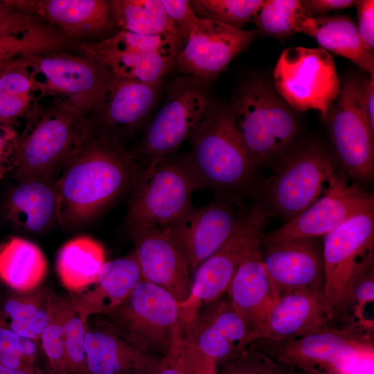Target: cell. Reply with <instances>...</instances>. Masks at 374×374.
I'll return each mask as SVG.
<instances>
[{
	"instance_id": "obj_1",
	"label": "cell",
	"mask_w": 374,
	"mask_h": 374,
	"mask_svg": "<svg viewBox=\"0 0 374 374\" xmlns=\"http://www.w3.org/2000/svg\"><path fill=\"white\" fill-rule=\"evenodd\" d=\"M56 180L57 222L66 227L96 217L132 186L136 171L132 157L111 136L89 130L70 154Z\"/></svg>"
},
{
	"instance_id": "obj_2",
	"label": "cell",
	"mask_w": 374,
	"mask_h": 374,
	"mask_svg": "<svg viewBox=\"0 0 374 374\" xmlns=\"http://www.w3.org/2000/svg\"><path fill=\"white\" fill-rule=\"evenodd\" d=\"M192 152L186 159L201 181L222 196L233 200L255 188L258 166L245 145L230 109L214 111L190 140Z\"/></svg>"
},
{
	"instance_id": "obj_3",
	"label": "cell",
	"mask_w": 374,
	"mask_h": 374,
	"mask_svg": "<svg viewBox=\"0 0 374 374\" xmlns=\"http://www.w3.org/2000/svg\"><path fill=\"white\" fill-rule=\"evenodd\" d=\"M274 172L259 186L258 203L286 222L297 216L345 179L330 156L311 145L285 154Z\"/></svg>"
},
{
	"instance_id": "obj_4",
	"label": "cell",
	"mask_w": 374,
	"mask_h": 374,
	"mask_svg": "<svg viewBox=\"0 0 374 374\" xmlns=\"http://www.w3.org/2000/svg\"><path fill=\"white\" fill-rule=\"evenodd\" d=\"M126 217L130 232L143 228H161L190 206L195 191L204 188L187 159L166 158L136 171Z\"/></svg>"
},
{
	"instance_id": "obj_5",
	"label": "cell",
	"mask_w": 374,
	"mask_h": 374,
	"mask_svg": "<svg viewBox=\"0 0 374 374\" xmlns=\"http://www.w3.org/2000/svg\"><path fill=\"white\" fill-rule=\"evenodd\" d=\"M255 162L274 166L294 140L297 122L286 103L261 80L246 83L229 109Z\"/></svg>"
},
{
	"instance_id": "obj_6",
	"label": "cell",
	"mask_w": 374,
	"mask_h": 374,
	"mask_svg": "<svg viewBox=\"0 0 374 374\" xmlns=\"http://www.w3.org/2000/svg\"><path fill=\"white\" fill-rule=\"evenodd\" d=\"M270 214L256 203L242 213L231 236L194 271L190 294L179 302L182 326L193 318L204 304L211 303L227 292L241 265L260 249L263 231Z\"/></svg>"
},
{
	"instance_id": "obj_7",
	"label": "cell",
	"mask_w": 374,
	"mask_h": 374,
	"mask_svg": "<svg viewBox=\"0 0 374 374\" xmlns=\"http://www.w3.org/2000/svg\"><path fill=\"white\" fill-rule=\"evenodd\" d=\"M113 326L135 349L168 353L182 333L179 301L168 291L141 280L127 298L108 313Z\"/></svg>"
},
{
	"instance_id": "obj_8",
	"label": "cell",
	"mask_w": 374,
	"mask_h": 374,
	"mask_svg": "<svg viewBox=\"0 0 374 374\" xmlns=\"http://www.w3.org/2000/svg\"><path fill=\"white\" fill-rule=\"evenodd\" d=\"M256 341L278 360L307 373L349 374L373 355L368 335L346 326H329L289 341Z\"/></svg>"
},
{
	"instance_id": "obj_9",
	"label": "cell",
	"mask_w": 374,
	"mask_h": 374,
	"mask_svg": "<svg viewBox=\"0 0 374 374\" xmlns=\"http://www.w3.org/2000/svg\"><path fill=\"white\" fill-rule=\"evenodd\" d=\"M324 293L345 314L354 284L373 267L374 211L356 215L323 236Z\"/></svg>"
},
{
	"instance_id": "obj_10",
	"label": "cell",
	"mask_w": 374,
	"mask_h": 374,
	"mask_svg": "<svg viewBox=\"0 0 374 374\" xmlns=\"http://www.w3.org/2000/svg\"><path fill=\"white\" fill-rule=\"evenodd\" d=\"M274 80L287 105L299 111L317 109L323 120L341 89L335 60L321 48L284 49L274 69Z\"/></svg>"
},
{
	"instance_id": "obj_11",
	"label": "cell",
	"mask_w": 374,
	"mask_h": 374,
	"mask_svg": "<svg viewBox=\"0 0 374 374\" xmlns=\"http://www.w3.org/2000/svg\"><path fill=\"white\" fill-rule=\"evenodd\" d=\"M85 116L63 103L19 141L15 172L19 180L52 177L91 127Z\"/></svg>"
},
{
	"instance_id": "obj_12",
	"label": "cell",
	"mask_w": 374,
	"mask_h": 374,
	"mask_svg": "<svg viewBox=\"0 0 374 374\" xmlns=\"http://www.w3.org/2000/svg\"><path fill=\"white\" fill-rule=\"evenodd\" d=\"M360 81L348 77L342 82L325 121L341 165L355 181L366 183L374 173V130L362 109Z\"/></svg>"
},
{
	"instance_id": "obj_13",
	"label": "cell",
	"mask_w": 374,
	"mask_h": 374,
	"mask_svg": "<svg viewBox=\"0 0 374 374\" xmlns=\"http://www.w3.org/2000/svg\"><path fill=\"white\" fill-rule=\"evenodd\" d=\"M213 103L202 87H179L148 127L143 143L147 163L166 158L186 140H191L212 116Z\"/></svg>"
},
{
	"instance_id": "obj_14",
	"label": "cell",
	"mask_w": 374,
	"mask_h": 374,
	"mask_svg": "<svg viewBox=\"0 0 374 374\" xmlns=\"http://www.w3.org/2000/svg\"><path fill=\"white\" fill-rule=\"evenodd\" d=\"M25 58L44 75L52 89L65 96L64 103L84 116L99 112L112 75L103 64L87 55L55 52Z\"/></svg>"
},
{
	"instance_id": "obj_15",
	"label": "cell",
	"mask_w": 374,
	"mask_h": 374,
	"mask_svg": "<svg viewBox=\"0 0 374 374\" xmlns=\"http://www.w3.org/2000/svg\"><path fill=\"white\" fill-rule=\"evenodd\" d=\"M229 199L202 207L190 206L179 217L161 227L185 258L190 272L231 236L242 213Z\"/></svg>"
},
{
	"instance_id": "obj_16",
	"label": "cell",
	"mask_w": 374,
	"mask_h": 374,
	"mask_svg": "<svg viewBox=\"0 0 374 374\" xmlns=\"http://www.w3.org/2000/svg\"><path fill=\"white\" fill-rule=\"evenodd\" d=\"M374 211L373 194L345 178L305 211L267 235L261 244L296 238L323 237L350 218Z\"/></svg>"
},
{
	"instance_id": "obj_17",
	"label": "cell",
	"mask_w": 374,
	"mask_h": 374,
	"mask_svg": "<svg viewBox=\"0 0 374 374\" xmlns=\"http://www.w3.org/2000/svg\"><path fill=\"white\" fill-rule=\"evenodd\" d=\"M256 35V30H244L217 21L199 19L175 64L182 73L195 78H213L244 51Z\"/></svg>"
},
{
	"instance_id": "obj_18",
	"label": "cell",
	"mask_w": 374,
	"mask_h": 374,
	"mask_svg": "<svg viewBox=\"0 0 374 374\" xmlns=\"http://www.w3.org/2000/svg\"><path fill=\"white\" fill-rule=\"evenodd\" d=\"M183 342L202 355L222 363L249 344L248 328L227 299L209 303L182 326Z\"/></svg>"
},
{
	"instance_id": "obj_19",
	"label": "cell",
	"mask_w": 374,
	"mask_h": 374,
	"mask_svg": "<svg viewBox=\"0 0 374 374\" xmlns=\"http://www.w3.org/2000/svg\"><path fill=\"white\" fill-rule=\"evenodd\" d=\"M336 316L323 288H302L281 295L254 341H284L329 326Z\"/></svg>"
},
{
	"instance_id": "obj_20",
	"label": "cell",
	"mask_w": 374,
	"mask_h": 374,
	"mask_svg": "<svg viewBox=\"0 0 374 374\" xmlns=\"http://www.w3.org/2000/svg\"><path fill=\"white\" fill-rule=\"evenodd\" d=\"M318 238L265 244L262 259L279 296L299 289L324 287L322 247Z\"/></svg>"
},
{
	"instance_id": "obj_21",
	"label": "cell",
	"mask_w": 374,
	"mask_h": 374,
	"mask_svg": "<svg viewBox=\"0 0 374 374\" xmlns=\"http://www.w3.org/2000/svg\"><path fill=\"white\" fill-rule=\"evenodd\" d=\"M130 233L143 280L166 290L179 302L186 299L192 286L190 271L170 236L157 227Z\"/></svg>"
},
{
	"instance_id": "obj_22",
	"label": "cell",
	"mask_w": 374,
	"mask_h": 374,
	"mask_svg": "<svg viewBox=\"0 0 374 374\" xmlns=\"http://www.w3.org/2000/svg\"><path fill=\"white\" fill-rule=\"evenodd\" d=\"M226 292L231 305L248 328L250 344L280 297L265 267L260 249L241 265Z\"/></svg>"
},
{
	"instance_id": "obj_23",
	"label": "cell",
	"mask_w": 374,
	"mask_h": 374,
	"mask_svg": "<svg viewBox=\"0 0 374 374\" xmlns=\"http://www.w3.org/2000/svg\"><path fill=\"white\" fill-rule=\"evenodd\" d=\"M23 12L35 14L75 37L102 35L114 25L110 1L103 0L3 1Z\"/></svg>"
},
{
	"instance_id": "obj_24",
	"label": "cell",
	"mask_w": 374,
	"mask_h": 374,
	"mask_svg": "<svg viewBox=\"0 0 374 374\" xmlns=\"http://www.w3.org/2000/svg\"><path fill=\"white\" fill-rule=\"evenodd\" d=\"M85 347L90 374H153L159 361L133 348L112 326L91 328L88 321Z\"/></svg>"
},
{
	"instance_id": "obj_25",
	"label": "cell",
	"mask_w": 374,
	"mask_h": 374,
	"mask_svg": "<svg viewBox=\"0 0 374 374\" xmlns=\"http://www.w3.org/2000/svg\"><path fill=\"white\" fill-rule=\"evenodd\" d=\"M143 280L134 253L106 261L96 283L70 299L74 310L88 318L108 314L121 304Z\"/></svg>"
},
{
	"instance_id": "obj_26",
	"label": "cell",
	"mask_w": 374,
	"mask_h": 374,
	"mask_svg": "<svg viewBox=\"0 0 374 374\" xmlns=\"http://www.w3.org/2000/svg\"><path fill=\"white\" fill-rule=\"evenodd\" d=\"M59 197L56 180L52 177H30L19 180L8 199V216L26 231L38 233L57 221Z\"/></svg>"
},
{
	"instance_id": "obj_27",
	"label": "cell",
	"mask_w": 374,
	"mask_h": 374,
	"mask_svg": "<svg viewBox=\"0 0 374 374\" xmlns=\"http://www.w3.org/2000/svg\"><path fill=\"white\" fill-rule=\"evenodd\" d=\"M299 33L313 38L325 51L351 60L374 75L373 52L366 48L350 18L341 15L308 17Z\"/></svg>"
},
{
	"instance_id": "obj_28",
	"label": "cell",
	"mask_w": 374,
	"mask_h": 374,
	"mask_svg": "<svg viewBox=\"0 0 374 374\" xmlns=\"http://www.w3.org/2000/svg\"><path fill=\"white\" fill-rule=\"evenodd\" d=\"M157 86L112 75L99 110L103 121L118 127H135L151 109Z\"/></svg>"
},
{
	"instance_id": "obj_29",
	"label": "cell",
	"mask_w": 374,
	"mask_h": 374,
	"mask_svg": "<svg viewBox=\"0 0 374 374\" xmlns=\"http://www.w3.org/2000/svg\"><path fill=\"white\" fill-rule=\"evenodd\" d=\"M103 246L88 236H78L60 249L56 269L62 285L72 292H80L97 280L105 263Z\"/></svg>"
},
{
	"instance_id": "obj_30",
	"label": "cell",
	"mask_w": 374,
	"mask_h": 374,
	"mask_svg": "<svg viewBox=\"0 0 374 374\" xmlns=\"http://www.w3.org/2000/svg\"><path fill=\"white\" fill-rule=\"evenodd\" d=\"M47 269L44 253L28 240L13 237L0 248V279L20 293L37 289Z\"/></svg>"
},
{
	"instance_id": "obj_31",
	"label": "cell",
	"mask_w": 374,
	"mask_h": 374,
	"mask_svg": "<svg viewBox=\"0 0 374 374\" xmlns=\"http://www.w3.org/2000/svg\"><path fill=\"white\" fill-rule=\"evenodd\" d=\"M53 294L50 289L37 288L13 296L4 304L0 326L40 341L42 333L51 319Z\"/></svg>"
},
{
	"instance_id": "obj_32",
	"label": "cell",
	"mask_w": 374,
	"mask_h": 374,
	"mask_svg": "<svg viewBox=\"0 0 374 374\" xmlns=\"http://www.w3.org/2000/svg\"><path fill=\"white\" fill-rule=\"evenodd\" d=\"M80 48L84 55L92 57L106 66L117 78L155 84L175 64V57L158 54L105 51L93 48L87 44Z\"/></svg>"
},
{
	"instance_id": "obj_33",
	"label": "cell",
	"mask_w": 374,
	"mask_h": 374,
	"mask_svg": "<svg viewBox=\"0 0 374 374\" xmlns=\"http://www.w3.org/2000/svg\"><path fill=\"white\" fill-rule=\"evenodd\" d=\"M110 5L114 23L121 30L179 37L161 0H115Z\"/></svg>"
},
{
	"instance_id": "obj_34",
	"label": "cell",
	"mask_w": 374,
	"mask_h": 374,
	"mask_svg": "<svg viewBox=\"0 0 374 374\" xmlns=\"http://www.w3.org/2000/svg\"><path fill=\"white\" fill-rule=\"evenodd\" d=\"M25 57L0 70V125H6L25 112L30 100L33 80Z\"/></svg>"
},
{
	"instance_id": "obj_35",
	"label": "cell",
	"mask_w": 374,
	"mask_h": 374,
	"mask_svg": "<svg viewBox=\"0 0 374 374\" xmlns=\"http://www.w3.org/2000/svg\"><path fill=\"white\" fill-rule=\"evenodd\" d=\"M87 44L100 51L158 54L177 57L184 42L175 35H145L120 30L104 40Z\"/></svg>"
},
{
	"instance_id": "obj_36",
	"label": "cell",
	"mask_w": 374,
	"mask_h": 374,
	"mask_svg": "<svg viewBox=\"0 0 374 374\" xmlns=\"http://www.w3.org/2000/svg\"><path fill=\"white\" fill-rule=\"evenodd\" d=\"M308 17L301 1L266 0L263 1L253 21L262 33L283 38L299 33Z\"/></svg>"
},
{
	"instance_id": "obj_37",
	"label": "cell",
	"mask_w": 374,
	"mask_h": 374,
	"mask_svg": "<svg viewBox=\"0 0 374 374\" xmlns=\"http://www.w3.org/2000/svg\"><path fill=\"white\" fill-rule=\"evenodd\" d=\"M217 374H295V371L254 341L235 356L217 364Z\"/></svg>"
},
{
	"instance_id": "obj_38",
	"label": "cell",
	"mask_w": 374,
	"mask_h": 374,
	"mask_svg": "<svg viewBox=\"0 0 374 374\" xmlns=\"http://www.w3.org/2000/svg\"><path fill=\"white\" fill-rule=\"evenodd\" d=\"M190 2L199 19L242 28L245 24L253 21L263 0H193Z\"/></svg>"
},
{
	"instance_id": "obj_39",
	"label": "cell",
	"mask_w": 374,
	"mask_h": 374,
	"mask_svg": "<svg viewBox=\"0 0 374 374\" xmlns=\"http://www.w3.org/2000/svg\"><path fill=\"white\" fill-rule=\"evenodd\" d=\"M64 39L43 30L30 29L21 36L17 33H0V60L55 52Z\"/></svg>"
},
{
	"instance_id": "obj_40",
	"label": "cell",
	"mask_w": 374,
	"mask_h": 374,
	"mask_svg": "<svg viewBox=\"0 0 374 374\" xmlns=\"http://www.w3.org/2000/svg\"><path fill=\"white\" fill-rule=\"evenodd\" d=\"M69 305V299L60 297L54 293L51 319L40 337L43 350L52 366L60 371H64L67 367L64 323Z\"/></svg>"
},
{
	"instance_id": "obj_41",
	"label": "cell",
	"mask_w": 374,
	"mask_h": 374,
	"mask_svg": "<svg viewBox=\"0 0 374 374\" xmlns=\"http://www.w3.org/2000/svg\"><path fill=\"white\" fill-rule=\"evenodd\" d=\"M88 319L73 308L69 299L64 323V343L67 366L74 371L87 368L85 336Z\"/></svg>"
},
{
	"instance_id": "obj_42",
	"label": "cell",
	"mask_w": 374,
	"mask_h": 374,
	"mask_svg": "<svg viewBox=\"0 0 374 374\" xmlns=\"http://www.w3.org/2000/svg\"><path fill=\"white\" fill-rule=\"evenodd\" d=\"M36 341L0 326V364L13 369L28 371L37 353Z\"/></svg>"
},
{
	"instance_id": "obj_43",
	"label": "cell",
	"mask_w": 374,
	"mask_h": 374,
	"mask_svg": "<svg viewBox=\"0 0 374 374\" xmlns=\"http://www.w3.org/2000/svg\"><path fill=\"white\" fill-rule=\"evenodd\" d=\"M161 2L168 17L176 27L180 38L185 43L199 20L190 1L161 0Z\"/></svg>"
},
{
	"instance_id": "obj_44",
	"label": "cell",
	"mask_w": 374,
	"mask_h": 374,
	"mask_svg": "<svg viewBox=\"0 0 374 374\" xmlns=\"http://www.w3.org/2000/svg\"><path fill=\"white\" fill-rule=\"evenodd\" d=\"M357 11V30L359 37L368 51L374 49V1H355Z\"/></svg>"
},
{
	"instance_id": "obj_45",
	"label": "cell",
	"mask_w": 374,
	"mask_h": 374,
	"mask_svg": "<svg viewBox=\"0 0 374 374\" xmlns=\"http://www.w3.org/2000/svg\"><path fill=\"white\" fill-rule=\"evenodd\" d=\"M0 125V180L15 171L19 139L10 129Z\"/></svg>"
},
{
	"instance_id": "obj_46",
	"label": "cell",
	"mask_w": 374,
	"mask_h": 374,
	"mask_svg": "<svg viewBox=\"0 0 374 374\" xmlns=\"http://www.w3.org/2000/svg\"><path fill=\"white\" fill-rule=\"evenodd\" d=\"M182 335L159 359L153 374H188L182 351Z\"/></svg>"
},
{
	"instance_id": "obj_47",
	"label": "cell",
	"mask_w": 374,
	"mask_h": 374,
	"mask_svg": "<svg viewBox=\"0 0 374 374\" xmlns=\"http://www.w3.org/2000/svg\"><path fill=\"white\" fill-rule=\"evenodd\" d=\"M184 359L188 374H217V364L186 346L182 341Z\"/></svg>"
},
{
	"instance_id": "obj_48",
	"label": "cell",
	"mask_w": 374,
	"mask_h": 374,
	"mask_svg": "<svg viewBox=\"0 0 374 374\" xmlns=\"http://www.w3.org/2000/svg\"><path fill=\"white\" fill-rule=\"evenodd\" d=\"M302 6L310 17L324 16L328 12L344 10L355 4L353 0H305Z\"/></svg>"
},
{
	"instance_id": "obj_49",
	"label": "cell",
	"mask_w": 374,
	"mask_h": 374,
	"mask_svg": "<svg viewBox=\"0 0 374 374\" xmlns=\"http://www.w3.org/2000/svg\"><path fill=\"white\" fill-rule=\"evenodd\" d=\"M359 96L364 114L374 130V75L368 80H361Z\"/></svg>"
},
{
	"instance_id": "obj_50",
	"label": "cell",
	"mask_w": 374,
	"mask_h": 374,
	"mask_svg": "<svg viewBox=\"0 0 374 374\" xmlns=\"http://www.w3.org/2000/svg\"><path fill=\"white\" fill-rule=\"evenodd\" d=\"M0 374H33L30 372L13 369L0 364Z\"/></svg>"
},
{
	"instance_id": "obj_51",
	"label": "cell",
	"mask_w": 374,
	"mask_h": 374,
	"mask_svg": "<svg viewBox=\"0 0 374 374\" xmlns=\"http://www.w3.org/2000/svg\"><path fill=\"white\" fill-rule=\"evenodd\" d=\"M17 58H19V57H17ZM15 60H16V58L10 59V60H0V70H1L3 69L6 68V66H8L9 64L12 63Z\"/></svg>"
},
{
	"instance_id": "obj_52",
	"label": "cell",
	"mask_w": 374,
	"mask_h": 374,
	"mask_svg": "<svg viewBox=\"0 0 374 374\" xmlns=\"http://www.w3.org/2000/svg\"><path fill=\"white\" fill-rule=\"evenodd\" d=\"M294 371H295V374H338V373H307V372H304V371H299L296 369H294Z\"/></svg>"
}]
</instances>
